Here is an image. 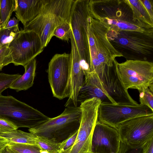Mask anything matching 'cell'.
Instances as JSON below:
<instances>
[{
    "mask_svg": "<svg viewBox=\"0 0 153 153\" xmlns=\"http://www.w3.org/2000/svg\"><path fill=\"white\" fill-rule=\"evenodd\" d=\"M0 153H14L7 145L0 149Z\"/></svg>",
    "mask_w": 153,
    "mask_h": 153,
    "instance_id": "d590c367",
    "label": "cell"
},
{
    "mask_svg": "<svg viewBox=\"0 0 153 153\" xmlns=\"http://www.w3.org/2000/svg\"><path fill=\"white\" fill-rule=\"evenodd\" d=\"M71 28L69 23H65L57 27L54 30V36L62 40L68 41L70 39Z\"/></svg>",
    "mask_w": 153,
    "mask_h": 153,
    "instance_id": "484cf974",
    "label": "cell"
},
{
    "mask_svg": "<svg viewBox=\"0 0 153 153\" xmlns=\"http://www.w3.org/2000/svg\"><path fill=\"white\" fill-rule=\"evenodd\" d=\"M143 146L132 147L120 141L119 153H142Z\"/></svg>",
    "mask_w": 153,
    "mask_h": 153,
    "instance_id": "1f68e13d",
    "label": "cell"
},
{
    "mask_svg": "<svg viewBox=\"0 0 153 153\" xmlns=\"http://www.w3.org/2000/svg\"><path fill=\"white\" fill-rule=\"evenodd\" d=\"M107 37L115 49L127 59L146 60L152 55L153 35L107 29Z\"/></svg>",
    "mask_w": 153,
    "mask_h": 153,
    "instance_id": "277c9868",
    "label": "cell"
},
{
    "mask_svg": "<svg viewBox=\"0 0 153 153\" xmlns=\"http://www.w3.org/2000/svg\"><path fill=\"white\" fill-rule=\"evenodd\" d=\"M153 114L148 106L137 105L101 103L98 110L97 121L116 129L121 123L135 117Z\"/></svg>",
    "mask_w": 153,
    "mask_h": 153,
    "instance_id": "8fae6325",
    "label": "cell"
},
{
    "mask_svg": "<svg viewBox=\"0 0 153 153\" xmlns=\"http://www.w3.org/2000/svg\"><path fill=\"white\" fill-rule=\"evenodd\" d=\"M140 93V104L146 105L153 111V94L148 87L138 90Z\"/></svg>",
    "mask_w": 153,
    "mask_h": 153,
    "instance_id": "4316f807",
    "label": "cell"
},
{
    "mask_svg": "<svg viewBox=\"0 0 153 153\" xmlns=\"http://www.w3.org/2000/svg\"><path fill=\"white\" fill-rule=\"evenodd\" d=\"M0 19L1 27L4 28L9 20L16 7V0H0Z\"/></svg>",
    "mask_w": 153,
    "mask_h": 153,
    "instance_id": "7402d4cb",
    "label": "cell"
},
{
    "mask_svg": "<svg viewBox=\"0 0 153 153\" xmlns=\"http://www.w3.org/2000/svg\"><path fill=\"white\" fill-rule=\"evenodd\" d=\"M86 153H92L91 152H88Z\"/></svg>",
    "mask_w": 153,
    "mask_h": 153,
    "instance_id": "ab89813d",
    "label": "cell"
},
{
    "mask_svg": "<svg viewBox=\"0 0 153 153\" xmlns=\"http://www.w3.org/2000/svg\"><path fill=\"white\" fill-rule=\"evenodd\" d=\"M7 140L9 143L20 144L37 145V136L31 133L16 129L0 135Z\"/></svg>",
    "mask_w": 153,
    "mask_h": 153,
    "instance_id": "ffe728a7",
    "label": "cell"
},
{
    "mask_svg": "<svg viewBox=\"0 0 153 153\" xmlns=\"http://www.w3.org/2000/svg\"><path fill=\"white\" fill-rule=\"evenodd\" d=\"M7 145L14 153H41L43 150L38 145L9 143Z\"/></svg>",
    "mask_w": 153,
    "mask_h": 153,
    "instance_id": "603a6c76",
    "label": "cell"
},
{
    "mask_svg": "<svg viewBox=\"0 0 153 153\" xmlns=\"http://www.w3.org/2000/svg\"><path fill=\"white\" fill-rule=\"evenodd\" d=\"M9 44L4 45L0 48V66L7 65L13 63V59Z\"/></svg>",
    "mask_w": 153,
    "mask_h": 153,
    "instance_id": "f1b7e54d",
    "label": "cell"
},
{
    "mask_svg": "<svg viewBox=\"0 0 153 153\" xmlns=\"http://www.w3.org/2000/svg\"><path fill=\"white\" fill-rule=\"evenodd\" d=\"M24 67V74L14 81L10 87L17 92L27 90L33 85L36 67V59H33Z\"/></svg>",
    "mask_w": 153,
    "mask_h": 153,
    "instance_id": "d6986e66",
    "label": "cell"
},
{
    "mask_svg": "<svg viewBox=\"0 0 153 153\" xmlns=\"http://www.w3.org/2000/svg\"><path fill=\"white\" fill-rule=\"evenodd\" d=\"M91 16L104 24L108 29L134 31L153 35V26L135 21L125 0H89Z\"/></svg>",
    "mask_w": 153,
    "mask_h": 153,
    "instance_id": "6da1fadb",
    "label": "cell"
},
{
    "mask_svg": "<svg viewBox=\"0 0 153 153\" xmlns=\"http://www.w3.org/2000/svg\"><path fill=\"white\" fill-rule=\"evenodd\" d=\"M70 54H55L49 62L47 70L53 96L60 100L67 97Z\"/></svg>",
    "mask_w": 153,
    "mask_h": 153,
    "instance_id": "5bb4252c",
    "label": "cell"
},
{
    "mask_svg": "<svg viewBox=\"0 0 153 153\" xmlns=\"http://www.w3.org/2000/svg\"><path fill=\"white\" fill-rule=\"evenodd\" d=\"M15 65L23 66L43 51L39 35L32 31L21 30L9 45Z\"/></svg>",
    "mask_w": 153,
    "mask_h": 153,
    "instance_id": "7c38bea8",
    "label": "cell"
},
{
    "mask_svg": "<svg viewBox=\"0 0 153 153\" xmlns=\"http://www.w3.org/2000/svg\"><path fill=\"white\" fill-rule=\"evenodd\" d=\"M120 140L117 129L97 121L93 131L91 152L119 153Z\"/></svg>",
    "mask_w": 153,
    "mask_h": 153,
    "instance_id": "2e32d148",
    "label": "cell"
},
{
    "mask_svg": "<svg viewBox=\"0 0 153 153\" xmlns=\"http://www.w3.org/2000/svg\"><path fill=\"white\" fill-rule=\"evenodd\" d=\"M142 153H153V138L144 145Z\"/></svg>",
    "mask_w": 153,
    "mask_h": 153,
    "instance_id": "836d02e7",
    "label": "cell"
},
{
    "mask_svg": "<svg viewBox=\"0 0 153 153\" xmlns=\"http://www.w3.org/2000/svg\"><path fill=\"white\" fill-rule=\"evenodd\" d=\"M81 115L79 106H68L59 115L49 118L40 125L29 128L28 131L37 136L61 143L78 130Z\"/></svg>",
    "mask_w": 153,
    "mask_h": 153,
    "instance_id": "5b68a950",
    "label": "cell"
},
{
    "mask_svg": "<svg viewBox=\"0 0 153 153\" xmlns=\"http://www.w3.org/2000/svg\"><path fill=\"white\" fill-rule=\"evenodd\" d=\"M19 31L18 25L7 28H0V48L9 44Z\"/></svg>",
    "mask_w": 153,
    "mask_h": 153,
    "instance_id": "d4e9b609",
    "label": "cell"
},
{
    "mask_svg": "<svg viewBox=\"0 0 153 153\" xmlns=\"http://www.w3.org/2000/svg\"><path fill=\"white\" fill-rule=\"evenodd\" d=\"M71 50L68 82L66 94L68 100L65 107L77 106V99L79 90L84 79L85 69L80 58L76 43L71 30L70 39Z\"/></svg>",
    "mask_w": 153,
    "mask_h": 153,
    "instance_id": "9a60e30c",
    "label": "cell"
},
{
    "mask_svg": "<svg viewBox=\"0 0 153 153\" xmlns=\"http://www.w3.org/2000/svg\"><path fill=\"white\" fill-rule=\"evenodd\" d=\"M7 140L0 136V149L9 143Z\"/></svg>",
    "mask_w": 153,
    "mask_h": 153,
    "instance_id": "8d00e7d4",
    "label": "cell"
},
{
    "mask_svg": "<svg viewBox=\"0 0 153 153\" xmlns=\"http://www.w3.org/2000/svg\"><path fill=\"white\" fill-rule=\"evenodd\" d=\"M15 16L24 27L41 12L48 0H16Z\"/></svg>",
    "mask_w": 153,
    "mask_h": 153,
    "instance_id": "e0dca14e",
    "label": "cell"
},
{
    "mask_svg": "<svg viewBox=\"0 0 153 153\" xmlns=\"http://www.w3.org/2000/svg\"><path fill=\"white\" fill-rule=\"evenodd\" d=\"M117 62L115 60L113 65H106L102 79L98 81L97 85L112 103L137 105L123 85L118 72Z\"/></svg>",
    "mask_w": 153,
    "mask_h": 153,
    "instance_id": "4fadbf2b",
    "label": "cell"
},
{
    "mask_svg": "<svg viewBox=\"0 0 153 153\" xmlns=\"http://www.w3.org/2000/svg\"><path fill=\"white\" fill-rule=\"evenodd\" d=\"M88 36L90 55L89 72L101 80L106 65L114 64L116 57H123L108 40L106 25L91 15L88 19Z\"/></svg>",
    "mask_w": 153,
    "mask_h": 153,
    "instance_id": "7a4b0ae2",
    "label": "cell"
},
{
    "mask_svg": "<svg viewBox=\"0 0 153 153\" xmlns=\"http://www.w3.org/2000/svg\"><path fill=\"white\" fill-rule=\"evenodd\" d=\"M1 27V22L0 19V28Z\"/></svg>",
    "mask_w": 153,
    "mask_h": 153,
    "instance_id": "74e56055",
    "label": "cell"
},
{
    "mask_svg": "<svg viewBox=\"0 0 153 153\" xmlns=\"http://www.w3.org/2000/svg\"><path fill=\"white\" fill-rule=\"evenodd\" d=\"M89 0H74L71 7L70 24L83 66L89 68L90 55L88 36V18L91 14Z\"/></svg>",
    "mask_w": 153,
    "mask_h": 153,
    "instance_id": "52a82bcc",
    "label": "cell"
},
{
    "mask_svg": "<svg viewBox=\"0 0 153 153\" xmlns=\"http://www.w3.org/2000/svg\"><path fill=\"white\" fill-rule=\"evenodd\" d=\"M18 128L11 122L0 118V135L12 131Z\"/></svg>",
    "mask_w": 153,
    "mask_h": 153,
    "instance_id": "4dcf8cb0",
    "label": "cell"
},
{
    "mask_svg": "<svg viewBox=\"0 0 153 153\" xmlns=\"http://www.w3.org/2000/svg\"><path fill=\"white\" fill-rule=\"evenodd\" d=\"M116 129L121 142L132 147L143 146L153 138V114L126 120Z\"/></svg>",
    "mask_w": 153,
    "mask_h": 153,
    "instance_id": "30bf717a",
    "label": "cell"
},
{
    "mask_svg": "<svg viewBox=\"0 0 153 153\" xmlns=\"http://www.w3.org/2000/svg\"><path fill=\"white\" fill-rule=\"evenodd\" d=\"M0 4H1V1H0Z\"/></svg>",
    "mask_w": 153,
    "mask_h": 153,
    "instance_id": "60d3db41",
    "label": "cell"
},
{
    "mask_svg": "<svg viewBox=\"0 0 153 153\" xmlns=\"http://www.w3.org/2000/svg\"><path fill=\"white\" fill-rule=\"evenodd\" d=\"M100 99L93 97L81 102L80 125L74 144L69 153H86L91 152L93 133L97 120Z\"/></svg>",
    "mask_w": 153,
    "mask_h": 153,
    "instance_id": "9c48e42d",
    "label": "cell"
},
{
    "mask_svg": "<svg viewBox=\"0 0 153 153\" xmlns=\"http://www.w3.org/2000/svg\"><path fill=\"white\" fill-rule=\"evenodd\" d=\"M84 75L83 83L78 96L77 103H81L93 97L100 99L101 103H111L102 91L97 85L94 74L89 72H86L85 73Z\"/></svg>",
    "mask_w": 153,
    "mask_h": 153,
    "instance_id": "ac0fdd59",
    "label": "cell"
},
{
    "mask_svg": "<svg viewBox=\"0 0 153 153\" xmlns=\"http://www.w3.org/2000/svg\"><path fill=\"white\" fill-rule=\"evenodd\" d=\"M3 67L2 66H0V71H1Z\"/></svg>",
    "mask_w": 153,
    "mask_h": 153,
    "instance_id": "f35d334b",
    "label": "cell"
},
{
    "mask_svg": "<svg viewBox=\"0 0 153 153\" xmlns=\"http://www.w3.org/2000/svg\"><path fill=\"white\" fill-rule=\"evenodd\" d=\"M78 130L60 143L59 153H69L76 140Z\"/></svg>",
    "mask_w": 153,
    "mask_h": 153,
    "instance_id": "f546056e",
    "label": "cell"
},
{
    "mask_svg": "<svg viewBox=\"0 0 153 153\" xmlns=\"http://www.w3.org/2000/svg\"><path fill=\"white\" fill-rule=\"evenodd\" d=\"M0 118L8 120L18 128H34L49 117L38 110L11 96L0 94Z\"/></svg>",
    "mask_w": 153,
    "mask_h": 153,
    "instance_id": "8992f818",
    "label": "cell"
},
{
    "mask_svg": "<svg viewBox=\"0 0 153 153\" xmlns=\"http://www.w3.org/2000/svg\"><path fill=\"white\" fill-rule=\"evenodd\" d=\"M132 11L133 17L135 21H139L153 26V21L140 0H125Z\"/></svg>",
    "mask_w": 153,
    "mask_h": 153,
    "instance_id": "44dd1931",
    "label": "cell"
},
{
    "mask_svg": "<svg viewBox=\"0 0 153 153\" xmlns=\"http://www.w3.org/2000/svg\"><path fill=\"white\" fill-rule=\"evenodd\" d=\"M19 21L18 19H16L15 17H13L9 20L7 24L4 28H7L18 25Z\"/></svg>",
    "mask_w": 153,
    "mask_h": 153,
    "instance_id": "e575fe53",
    "label": "cell"
},
{
    "mask_svg": "<svg viewBox=\"0 0 153 153\" xmlns=\"http://www.w3.org/2000/svg\"><path fill=\"white\" fill-rule=\"evenodd\" d=\"M21 76L19 74H8L0 73V94L4 90L10 88L13 82Z\"/></svg>",
    "mask_w": 153,
    "mask_h": 153,
    "instance_id": "83f0119b",
    "label": "cell"
},
{
    "mask_svg": "<svg viewBox=\"0 0 153 153\" xmlns=\"http://www.w3.org/2000/svg\"><path fill=\"white\" fill-rule=\"evenodd\" d=\"M121 79L125 88L138 90L148 87L153 92V63L147 60L127 59L117 63Z\"/></svg>",
    "mask_w": 153,
    "mask_h": 153,
    "instance_id": "ba28073f",
    "label": "cell"
},
{
    "mask_svg": "<svg viewBox=\"0 0 153 153\" xmlns=\"http://www.w3.org/2000/svg\"><path fill=\"white\" fill-rule=\"evenodd\" d=\"M74 0H48L39 14L24 27L23 30L32 31L39 36L45 48L53 36L55 29L65 23H70Z\"/></svg>",
    "mask_w": 153,
    "mask_h": 153,
    "instance_id": "3957f363",
    "label": "cell"
},
{
    "mask_svg": "<svg viewBox=\"0 0 153 153\" xmlns=\"http://www.w3.org/2000/svg\"><path fill=\"white\" fill-rule=\"evenodd\" d=\"M37 144L43 151L48 153H59L60 143H57L45 137L37 136Z\"/></svg>",
    "mask_w": 153,
    "mask_h": 153,
    "instance_id": "cb8c5ba5",
    "label": "cell"
},
{
    "mask_svg": "<svg viewBox=\"0 0 153 153\" xmlns=\"http://www.w3.org/2000/svg\"><path fill=\"white\" fill-rule=\"evenodd\" d=\"M153 21V2L152 0H140Z\"/></svg>",
    "mask_w": 153,
    "mask_h": 153,
    "instance_id": "d6a6232c",
    "label": "cell"
}]
</instances>
